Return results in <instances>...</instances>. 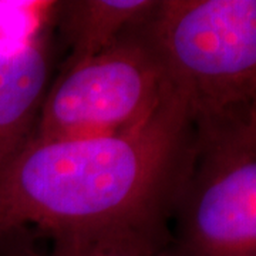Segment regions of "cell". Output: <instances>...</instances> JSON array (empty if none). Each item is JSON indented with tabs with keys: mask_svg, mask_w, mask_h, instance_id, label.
Returning a JSON list of instances; mask_svg holds the SVG:
<instances>
[{
	"mask_svg": "<svg viewBox=\"0 0 256 256\" xmlns=\"http://www.w3.org/2000/svg\"><path fill=\"white\" fill-rule=\"evenodd\" d=\"M160 2L154 0H74L57 2L72 54L66 66L97 54L126 33L152 18Z\"/></svg>",
	"mask_w": 256,
	"mask_h": 256,
	"instance_id": "cell-6",
	"label": "cell"
},
{
	"mask_svg": "<svg viewBox=\"0 0 256 256\" xmlns=\"http://www.w3.org/2000/svg\"><path fill=\"white\" fill-rule=\"evenodd\" d=\"M57 2H0V43L23 46L43 38Z\"/></svg>",
	"mask_w": 256,
	"mask_h": 256,
	"instance_id": "cell-8",
	"label": "cell"
},
{
	"mask_svg": "<svg viewBox=\"0 0 256 256\" xmlns=\"http://www.w3.org/2000/svg\"><path fill=\"white\" fill-rule=\"evenodd\" d=\"M48 76L44 38L23 46L0 43V171L34 137Z\"/></svg>",
	"mask_w": 256,
	"mask_h": 256,
	"instance_id": "cell-5",
	"label": "cell"
},
{
	"mask_svg": "<svg viewBox=\"0 0 256 256\" xmlns=\"http://www.w3.org/2000/svg\"><path fill=\"white\" fill-rule=\"evenodd\" d=\"M146 26L66 66L47 92L33 138L108 137L146 124L174 90Z\"/></svg>",
	"mask_w": 256,
	"mask_h": 256,
	"instance_id": "cell-4",
	"label": "cell"
},
{
	"mask_svg": "<svg viewBox=\"0 0 256 256\" xmlns=\"http://www.w3.org/2000/svg\"><path fill=\"white\" fill-rule=\"evenodd\" d=\"M146 28L195 122L256 112V0H164Z\"/></svg>",
	"mask_w": 256,
	"mask_h": 256,
	"instance_id": "cell-2",
	"label": "cell"
},
{
	"mask_svg": "<svg viewBox=\"0 0 256 256\" xmlns=\"http://www.w3.org/2000/svg\"><path fill=\"white\" fill-rule=\"evenodd\" d=\"M161 256H256V112L198 121Z\"/></svg>",
	"mask_w": 256,
	"mask_h": 256,
	"instance_id": "cell-3",
	"label": "cell"
},
{
	"mask_svg": "<svg viewBox=\"0 0 256 256\" xmlns=\"http://www.w3.org/2000/svg\"><path fill=\"white\" fill-rule=\"evenodd\" d=\"M168 220L152 218L57 235L48 256H161L170 240Z\"/></svg>",
	"mask_w": 256,
	"mask_h": 256,
	"instance_id": "cell-7",
	"label": "cell"
},
{
	"mask_svg": "<svg viewBox=\"0 0 256 256\" xmlns=\"http://www.w3.org/2000/svg\"><path fill=\"white\" fill-rule=\"evenodd\" d=\"M196 146L174 87L141 127L92 138H33L0 171V242L28 225L50 238L171 218Z\"/></svg>",
	"mask_w": 256,
	"mask_h": 256,
	"instance_id": "cell-1",
	"label": "cell"
}]
</instances>
